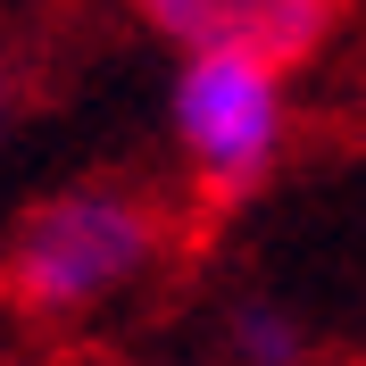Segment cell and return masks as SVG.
<instances>
[{
  "mask_svg": "<svg viewBox=\"0 0 366 366\" xmlns=\"http://www.w3.org/2000/svg\"><path fill=\"white\" fill-rule=\"evenodd\" d=\"M175 200L142 175L50 183L0 233V308L25 325H84L175 258Z\"/></svg>",
  "mask_w": 366,
  "mask_h": 366,
  "instance_id": "cell-1",
  "label": "cell"
},
{
  "mask_svg": "<svg viewBox=\"0 0 366 366\" xmlns=\"http://www.w3.org/2000/svg\"><path fill=\"white\" fill-rule=\"evenodd\" d=\"M225 358L233 366H308V325L283 300L250 292V300L225 308Z\"/></svg>",
  "mask_w": 366,
  "mask_h": 366,
  "instance_id": "cell-4",
  "label": "cell"
},
{
  "mask_svg": "<svg viewBox=\"0 0 366 366\" xmlns=\"http://www.w3.org/2000/svg\"><path fill=\"white\" fill-rule=\"evenodd\" d=\"M358 0H134V17L175 59H250V67L300 75L342 42Z\"/></svg>",
  "mask_w": 366,
  "mask_h": 366,
  "instance_id": "cell-3",
  "label": "cell"
},
{
  "mask_svg": "<svg viewBox=\"0 0 366 366\" xmlns=\"http://www.w3.org/2000/svg\"><path fill=\"white\" fill-rule=\"evenodd\" d=\"M167 134H175L192 200L242 208L250 192L274 183V167L292 150V92L274 67H250V59H175Z\"/></svg>",
  "mask_w": 366,
  "mask_h": 366,
  "instance_id": "cell-2",
  "label": "cell"
},
{
  "mask_svg": "<svg viewBox=\"0 0 366 366\" xmlns=\"http://www.w3.org/2000/svg\"><path fill=\"white\" fill-rule=\"evenodd\" d=\"M25 109H34V67H25V50L0 34V125H17Z\"/></svg>",
  "mask_w": 366,
  "mask_h": 366,
  "instance_id": "cell-5",
  "label": "cell"
}]
</instances>
